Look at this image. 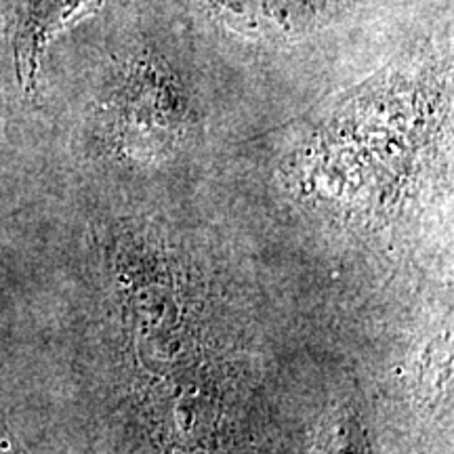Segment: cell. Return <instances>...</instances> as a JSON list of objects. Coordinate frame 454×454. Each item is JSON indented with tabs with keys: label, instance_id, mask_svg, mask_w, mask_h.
<instances>
[{
	"label": "cell",
	"instance_id": "cell-3",
	"mask_svg": "<svg viewBox=\"0 0 454 454\" xmlns=\"http://www.w3.org/2000/svg\"><path fill=\"white\" fill-rule=\"evenodd\" d=\"M101 0H15L11 17L15 64L26 90L36 87L41 53L47 38L78 15L93 11Z\"/></svg>",
	"mask_w": 454,
	"mask_h": 454
},
{
	"label": "cell",
	"instance_id": "cell-2",
	"mask_svg": "<svg viewBox=\"0 0 454 454\" xmlns=\"http://www.w3.org/2000/svg\"><path fill=\"white\" fill-rule=\"evenodd\" d=\"M231 32L261 41H297L326 26L339 0H208Z\"/></svg>",
	"mask_w": 454,
	"mask_h": 454
},
{
	"label": "cell",
	"instance_id": "cell-4",
	"mask_svg": "<svg viewBox=\"0 0 454 454\" xmlns=\"http://www.w3.org/2000/svg\"><path fill=\"white\" fill-rule=\"evenodd\" d=\"M311 454H366V431L349 402L334 404L317 423Z\"/></svg>",
	"mask_w": 454,
	"mask_h": 454
},
{
	"label": "cell",
	"instance_id": "cell-1",
	"mask_svg": "<svg viewBox=\"0 0 454 454\" xmlns=\"http://www.w3.org/2000/svg\"><path fill=\"white\" fill-rule=\"evenodd\" d=\"M184 104L173 76L160 61H137L116 98L121 137L133 145H162L179 133Z\"/></svg>",
	"mask_w": 454,
	"mask_h": 454
},
{
	"label": "cell",
	"instance_id": "cell-5",
	"mask_svg": "<svg viewBox=\"0 0 454 454\" xmlns=\"http://www.w3.org/2000/svg\"><path fill=\"white\" fill-rule=\"evenodd\" d=\"M0 454H30L17 442L13 431L7 427L3 417H0Z\"/></svg>",
	"mask_w": 454,
	"mask_h": 454
}]
</instances>
